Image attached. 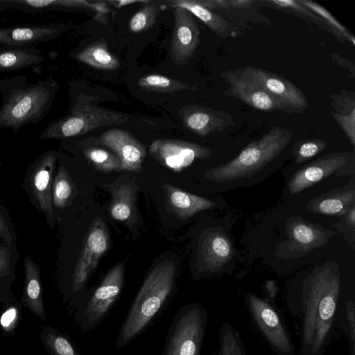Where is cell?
Segmentation results:
<instances>
[{
    "mask_svg": "<svg viewBox=\"0 0 355 355\" xmlns=\"http://www.w3.org/2000/svg\"><path fill=\"white\" fill-rule=\"evenodd\" d=\"M338 270L325 265L297 281L288 291L286 305L298 325L300 355H322L338 309Z\"/></svg>",
    "mask_w": 355,
    "mask_h": 355,
    "instance_id": "obj_1",
    "label": "cell"
},
{
    "mask_svg": "<svg viewBox=\"0 0 355 355\" xmlns=\"http://www.w3.org/2000/svg\"><path fill=\"white\" fill-rule=\"evenodd\" d=\"M176 272L174 262L168 259L150 272L121 325L116 349L123 347L139 336L162 311L175 288Z\"/></svg>",
    "mask_w": 355,
    "mask_h": 355,
    "instance_id": "obj_2",
    "label": "cell"
},
{
    "mask_svg": "<svg viewBox=\"0 0 355 355\" xmlns=\"http://www.w3.org/2000/svg\"><path fill=\"white\" fill-rule=\"evenodd\" d=\"M293 132L271 128L258 140L250 142L232 160L205 173L207 179L225 186H236L261 175L287 148Z\"/></svg>",
    "mask_w": 355,
    "mask_h": 355,
    "instance_id": "obj_3",
    "label": "cell"
},
{
    "mask_svg": "<svg viewBox=\"0 0 355 355\" xmlns=\"http://www.w3.org/2000/svg\"><path fill=\"white\" fill-rule=\"evenodd\" d=\"M55 85L42 83L13 92L0 110V128L17 130L26 123L39 121L51 105Z\"/></svg>",
    "mask_w": 355,
    "mask_h": 355,
    "instance_id": "obj_4",
    "label": "cell"
},
{
    "mask_svg": "<svg viewBox=\"0 0 355 355\" xmlns=\"http://www.w3.org/2000/svg\"><path fill=\"white\" fill-rule=\"evenodd\" d=\"M207 322L203 305L196 302L184 305L170 325L163 355H200Z\"/></svg>",
    "mask_w": 355,
    "mask_h": 355,
    "instance_id": "obj_5",
    "label": "cell"
},
{
    "mask_svg": "<svg viewBox=\"0 0 355 355\" xmlns=\"http://www.w3.org/2000/svg\"><path fill=\"white\" fill-rule=\"evenodd\" d=\"M124 265L114 266L104 277L97 288L78 309L76 318L80 329L89 331L108 315L122 291Z\"/></svg>",
    "mask_w": 355,
    "mask_h": 355,
    "instance_id": "obj_6",
    "label": "cell"
},
{
    "mask_svg": "<svg viewBox=\"0 0 355 355\" xmlns=\"http://www.w3.org/2000/svg\"><path fill=\"white\" fill-rule=\"evenodd\" d=\"M128 121V117L123 113L92 104H79L69 114L49 127L46 134L49 137H71L101 127L125 123Z\"/></svg>",
    "mask_w": 355,
    "mask_h": 355,
    "instance_id": "obj_7",
    "label": "cell"
},
{
    "mask_svg": "<svg viewBox=\"0 0 355 355\" xmlns=\"http://www.w3.org/2000/svg\"><path fill=\"white\" fill-rule=\"evenodd\" d=\"M245 305L255 327L277 355H295L290 334L277 308L267 299L248 293Z\"/></svg>",
    "mask_w": 355,
    "mask_h": 355,
    "instance_id": "obj_8",
    "label": "cell"
},
{
    "mask_svg": "<svg viewBox=\"0 0 355 355\" xmlns=\"http://www.w3.org/2000/svg\"><path fill=\"white\" fill-rule=\"evenodd\" d=\"M110 245L107 229L103 220L96 218L85 236L81 252L72 275L71 291L80 293L101 257Z\"/></svg>",
    "mask_w": 355,
    "mask_h": 355,
    "instance_id": "obj_9",
    "label": "cell"
},
{
    "mask_svg": "<svg viewBox=\"0 0 355 355\" xmlns=\"http://www.w3.org/2000/svg\"><path fill=\"white\" fill-rule=\"evenodd\" d=\"M234 70L241 76L261 87L272 96L286 104L295 113H302L307 109L309 101L305 94L286 78L250 65Z\"/></svg>",
    "mask_w": 355,
    "mask_h": 355,
    "instance_id": "obj_10",
    "label": "cell"
},
{
    "mask_svg": "<svg viewBox=\"0 0 355 355\" xmlns=\"http://www.w3.org/2000/svg\"><path fill=\"white\" fill-rule=\"evenodd\" d=\"M220 75L229 85L223 92L225 96L238 99L254 109L266 112L295 113L286 104L272 96L261 87L241 76L234 70L222 72Z\"/></svg>",
    "mask_w": 355,
    "mask_h": 355,
    "instance_id": "obj_11",
    "label": "cell"
},
{
    "mask_svg": "<svg viewBox=\"0 0 355 355\" xmlns=\"http://www.w3.org/2000/svg\"><path fill=\"white\" fill-rule=\"evenodd\" d=\"M354 162V155L349 152H334L319 157L293 175L288 182V191L298 193L330 175L344 172Z\"/></svg>",
    "mask_w": 355,
    "mask_h": 355,
    "instance_id": "obj_12",
    "label": "cell"
},
{
    "mask_svg": "<svg viewBox=\"0 0 355 355\" xmlns=\"http://www.w3.org/2000/svg\"><path fill=\"white\" fill-rule=\"evenodd\" d=\"M149 154L164 167L175 172H180L196 159L210 157L212 150L187 141L157 139L150 144Z\"/></svg>",
    "mask_w": 355,
    "mask_h": 355,
    "instance_id": "obj_13",
    "label": "cell"
},
{
    "mask_svg": "<svg viewBox=\"0 0 355 355\" xmlns=\"http://www.w3.org/2000/svg\"><path fill=\"white\" fill-rule=\"evenodd\" d=\"M88 144L106 147L120 159L121 171L139 172L146 157L144 146L129 132L110 129L99 137L85 140Z\"/></svg>",
    "mask_w": 355,
    "mask_h": 355,
    "instance_id": "obj_14",
    "label": "cell"
},
{
    "mask_svg": "<svg viewBox=\"0 0 355 355\" xmlns=\"http://www.w3.org/2000/svg\"><path fill=\"white\" fill-rule=\"evenodd\" d=\"M174 26L170 55L178 65L186 64L193 58L200 44V30L193 15L186 9L173 8Z\"/></svg>",
    "mask_w": 355,
    "mask_h": 355,
    "instance_id": "obj_15",
    "label": "cell"
},
{
    "mask_svg": "<svg viewBox=\"0 0 355 355\" xmlns=\"http://www.w3.org/2000/svg\"><path fill=\"white\" fill-rule=\"evenodd\" d=\"M200 4L235 24L250 30V23L271 25L272 21L260 10L259 0H200Z\"/></svg>",
    "mask_w": 355,
    "mask_h": 355,
    "instance_id": "obj_16",
    "label": "cell"
},
{
    "mask_svg": "<svg viewBox=\"0 0 355 355\" xmlns=\"http://www.w3.org/2000/svg\"><path fill=\"white\" fill-rule=\"evenodd\" d=\"M178 115L186 129L200 137L223 132L234 125L229 112L200 105H185Z\"/></svg>",
    "mask_w": 355,
    "mask_h": 355,
    "instance_id": "obj_17",
    "label": "cell"
},
{
    "mask_svg": "<svg viewBox=\"0 0 355 355\" xmlns=\"http://www.w3.org/2000/svg\"><path fill=\"white\" fill-rule=\"evenodd\" d=\"M105 187L112 196L110 206L112 218L124 223L130 220L135 209V202L139 188L136 179L123 175Z\"/></svg>",
    "mask_w": 355,
    "mask_h": 355,
    "instance_id": "obj_18",
    "label": "cell"
},
{
    "mask_svg": "<svg viewBox=\"0 0 355 355\" xmlns=\"http://www.w3.org/2000/svg\"><path fill=\"white\" fill-rule=\"evenodd\" d=\"M171 3L173 8L180 7L188 10L221 39L243 36L242 30L238 26L216 12L202 6L196 0H173Z\"/></svg>",
    "mask_w": 355,
    "mask_h": 355,
    "instance_id": "obj_19",
    "label": "cell"
},
{
    "mask_svg": "<svg viewBox=\"0 0 355 355\" xmlns=\"http://www.w3.org/2000/svg\"><path fill=\"white\" fill-rule=\"evenodd\" d=\"M63 27L52 25H33L0 28V44L21 46L45 42L58 37Z\"/></svg>",
    "mask_w": 355,
    "mask_h": 355,
    "instance_id": "obj_20",
    "label": "cell"
},
{
    "mask_svg": "<svg viewBox=\"0 0 355 355\" xmlns=\"http://www.w3.org/2000/svg\"><path fill=\"white\" fill-rule=\"evenodd\" d=\"M55 157L46 155L36 166L31 179L33 192L40 209L50 220L53 218L52 176Z\"/></svg>",
    "mask_w": 355,
    "mask_h": 355,
    "instance_id": "obj_21",
    "label": "cell"
},
{
    "mask_svg": "<svg viewBox=\"0 0 355 355\" xmlns=\"http://www.w3.org/2000/svg\"><path fill=\"white\" fill-rule=\"evenodd\" d=\"M163 188L169 208L181 218H188L198 211L215 206L210 200L182 191L171 184L165 183Z\"/></svg>",
    "mask_w": 355,
    "mask_h": 355,
    "instance_id": "obj_22",
    "label": "cell"
},
{
    "mask_svg": "<svg viewBox=\"0 0 355 355\" xmlns=\"http://www.w3.org/2000/svg\"><path fill=\"white\" fill-rule=\"evenodd\" d=\"M330 114L345 135L353 147L355 146V93L343 89L330 95Z\"/></svg>",
    "mask_w": 355,
    "mask_h": 355,
    "instance_id": "obj_23",
    "label": "cell"
},
{
    "mask_svg": "<svg viewBox=\"0 0 355 355\" xmlns=\"http://www.w3.org/2000/svg\"><path fill=\"white\" fill-rule=\"evenodd\" d=\"M200 257L207 270L214 271L232 255V248L227 237L219 232H211L200 245Z\"/></svg>",
    "mask_w": 355,
    "mask_h": 355,
    "instance_id": "obj_24",
    "label": "cell"
},
{
    "mask_svg": "<svg viewBox=\"0 0 355 355\" xmlns=\"http://www.w3.org/2000/svg\"><path fill=\"white\" fill-rule=\"evenodd\" d=\"M44 59L38 49L28 46L0 47V72L36 64Z\"/></svg>",
    "mask_w": 355,
    "mask_h": 355,
    "instance_id": "obj_25",
    "label": "cell"
},
{
    "mask_svg": "<svg viewBox=\"0 0 355 355\" xmlns=\"http://www.w3.org/2000/svg\"><path fill=\"white\" fill-rule=\"evenodd\" d=\"M25 286L24 299L28 308L42 319H45L42 302L40 267L30 257L24 260Z\"/></svg>",
    "mask_w": 355,
    "mask_h": 355,
    "instance_id": "obj_26",
    "label": "cell"
},
{
    "mask_svg": "<svg viewBox=\"0 0 355 355\" xmlns=\"http://www.w3.org/2000/svg\"><path fill=\"white\" fill-rule=\"evenodd\" d=\"M76 58L94 68L115 70L119 68V60L110 53L104 38L94 41L76 55Z\"/></svg>",
    "mask_w": 355,
    "mask_h": 355,
    "instance_id": "obj_27",
    "label": "cell"
},
{
    "mask_svg": "<svg viewBox=\"0 0 355 355\" xmlns=\"http://www.w3.org/2000/svg\"><path fill=\"white\" fill-rule=\"evenodd\" d=\"M354 190L334 192L314 200L310 202L309 207L312 211L318 214L341 215L354 206Z\"/></svg>",
    "mask_w": 355,
    "mask_h": 355,
    "instance_id": "obj_28",
    "label": "cell"
},
{
    "mask_svg": "<svg viewBox=\"0 0 355 355\" xmlns=\"http://www.w3.org/2000/svg\"><path fill=\"white\" fill-rule=\"evenodd\" d=\"M289 236L294 249L306 250L321 245L326 234L315 225L296 221L290 227Z\"/></svg>",
    "mask_w": 355,
    "mask_h": 355,
    "instance_id": "obj_29",
    "label": "cell"
},
{
    "mask_svg": "<svg viewBox=\"0 0 355 355\" xmlns=\"http://www.w3.org/2000/svg\"><path fill=\"white\" fill-rule=\"evenodd\" d=\"M261 6H266L294 15L307 23L313 24L331 33L325 22L316 14L302 5L298 0H259Z\"/></svg>",
    "mask_w": 355,
    "mask_h": 355,
    "instance_id": "obj_30",
    "label": "cell"
},
{
    "mask_svg": "<svg viewBox=\"0 0 355 355\" xmlns=\"http://www.w3.org/2000/svg\"><path fill=\"white\" fill-rule=\"evenodd\" d=\"M298 1L322 19L329 28L331 33L334 35L339 42L344 44L348 42L354 46H355L354 36L325 8L311 0H298Z\"/></svg>",
    "mask_w": 355,
    "mask_h": 355,
    "instance_id": "obj_31",
    "label": "cell"
},
{
    "mask_svg": "<svg viewBox=\"0 0 355 355\" xmlns=\"http://www.w3.org/2000/svg\"><path fill=\"white\" fill-rule=\"evenodd\" d=\"M219 347L215 355H247L240 332L224 321L218 331Z\"/></svg>",
    "mask_w": 355,
    "mask_h": 355,
    "instance_id": "obj_32",
    "label": "cell"
},
{
    "mask_svg": "<svg viewBox=\"0 0 355 355\" xmlns=\"http://www.w3.org/2000/svg\"><path fill=\"white\" fill-rule=\"evenodd\" d=\"M138 85L145 91L173 93L182 90H191L187 84L164 76L150 74L141 77L138 80Z\"/></svg>",
    "mask_w": 355,
    "mask_h": 355,
    "instance_id": "obj_33",
    "label": "cell"
},
{
    "mask_svg": "<svg viewBox=\"0 0 355 355\" xmlns=\"http://www.w3.org/2000/svg\"><path fill=\"white\" fill-rule=\"evenodd\" d=\"M83 153L88 162L98 171H121L120 159L114 153L105 148L89 146L83 150Z\"/></svg>",
    "mask_w": 355,
    "mask_h": 355,
    "instance_id": "obj_34",
    "label": "cell"
},
{
    "mask_svg": "<svg viewBox=\"0 0 355 355\" xmlns=\"http://www.w3.org/2000/svg\"><path fill=\"white\" fill-rule=\"evenodd\" d=\"M73 187L69 175L64 168H61L58 172L52 184L53 204L58 208L64 207L73 193Z\"/></svg>",
    "mask_w": 355,
    "mask_h": 355,
    "instance_id": "obj_35",
    "label": "cell"
},
{
    "mask_svg": "<svg viewBox=\"0 0 355 355\" xmlns=\"http://www.w3.org/2000/svg\"><path fill=\"white\" fill-rule=\"evenodd\" d=\"M157 13V8L154 4H144L130 18L128 24L130 31L139 33L151 28L155 24Z\"/></svg>",
    "mask_w": 355,
    "mask_h": 355,
    "instance_id": "obj_36",
    "label": "cell"
},
{
    "mask_svg": "<svg viewBox=\"0 0 355 355\" xmlns=\"http://www.w3.org/2000/svg\"><path fill=\"white\" fill-rule=\"evenodd\" d=\"M327 146L322 139H306L297 141L292 151L296 163L301 164L320 153Z\"/></svg>",
    "mask_w": 355,
    "mask_h": 355,
    "instance_id": "obj_37",
    "label": "cell"
},
{
    "mask_svg": "<svg viewBox=\"0 0 355 355\" xmlns=\"http://www.w3.org/2000/svg\"><path fill=\"white\" fill-rule=\"evenodd\" d=\"M44 340L53 355H80L71 341L56 331L47 332Z\"/></svg>",
    "mask_w": 355,
    "mask_h": 355,
    "instance_id": "obj_38",
    "label": "cell"
},
{
    "mask_svg": "<svg viewBox=\"0 0 355 355\" xmlns=\"http://www.w3.org/2000/svg\"><path fill=\"white\" fill-rule=\"evenodd\" d=\"M341 327L349 341L350 355H355V316L354 303L352 300H348L345 303Z\"/></svg>",
    "mask_w": 355,
    "mask_h": 355,
    "instance_id": "obj_39",
    "label": "cell"
},
{
    "mask_svg": "<svg viewBox=\"0 0 355 355\" xmlns=\"http://www.w3.org/2000/svg\"><path fill=\"white\" fill-rule=\"evenodd\" d=\"M17 320V309L15 307H10L1 315L0 323L5 331H10L15 327Z\"/></svg>",
    "mask_w": 355,
    "mask_h": 355,
    "instance_id": "obj_40",
    "label": "cell"
},
{
    "mask_svg": "<svg viewBox=\"0 0 355 355\" xmlns=\"http://www.w3.org/2000/svg\"><path fill=\"white\" fill-rule=\"evenodd\" d=\"M10 258L9 250L0 246V276L7 275L10 271Z\"/></svg>",
    "mask_w": 355,
    "mask_h": 355,
    "instance_id": "obj_41",
    "label": "cell"
},
{
    "mask_svg": "<svg viewBox=\"0 0 355 355\" xmlns=\"http://www.w3.org/2000/svg\"><path fill=\"white\" fill-rule=\"evenodd\" d=\"M110 4L112 5L116 8H121L123 6L134 4V3H143L147 4L150 3V1L146 0H114L107 1Z\"/></svg>",
    "mask_w": 355,
    "mask_h": 355,
    "instance_id": "obj_42",
    "label": "cell"
},
{
    "mask_svg": "<svg viewBox=\"0 0 355 355\" xmlns=\"http://www.w3.org/2000/svg\"><path fill=\"white\" fill-rule=\"evenodd\" d=\"M331 56L332 58H334V60L342 62V64H339V65L351 71L352 77H354V66H350V64H352L353 62L348 60H346V61L344 62V59L340 58L337 54H332Z\"/></svg>",
    "mask_w": 355,
    "mask_h": 355,
    "instance_id": "obj_43",
    "label": "cell"
},
{
    "mask_svg": "<svg viewBox=\"0 0 355 355\" xmlns=\"http://www.w3.org/2000/svg\"><path fill=\"white\" fill-rule=\"evenodd\" d=\"M0 236L6 239L8 243H10L12 241L11 236L3 219L0 216Z\"/></svg>",
    "mask_w": 355,
    "mask_h": 355,
    "instance_id": "obj_44",
    "label": "cell"
},
{
    "mask_svg": "<svg viewBox=\"0 0 355 355\" xmlns=\"http://www.w3.org/2000/svg\"><path fill=\"white\" fill-rule=\"evenodd\" d=\"M266 286L270 297H274L277 292V287L275 284L272 281H267Z\"/></svg>",
    "mask_w": 355,
    "mask_h": 355,
    "instance_id": "obj_45",
    "label": "cell"
},
{
    "mask_svg": "<svg viewBox=\"0 0 355 355\" xmlns=\"http://www.w3.org/2000/svg\"><path fill=\"white\" fill-rule=\"evenodd\" d=\"M347 219L349 225H352V227H354L355 224V211L354 206H353L349 211L347 215Z\"/></svg>",
    "mask_w": 355,
    "mask_h": 355,
    "instance_id": "obj_46",
    "label": "cell"
}]
</instances>
